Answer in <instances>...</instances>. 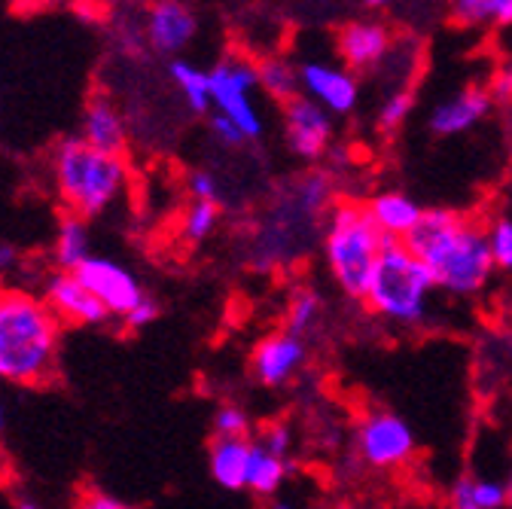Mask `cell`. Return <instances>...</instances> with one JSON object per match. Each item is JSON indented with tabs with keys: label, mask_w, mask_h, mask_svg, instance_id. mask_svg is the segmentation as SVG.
<instances>
[{
	"label": "cell",
	"mask_w": 512,
	"mask_h": 509,
	"mask_svg": "<svg viewBox=\"0 0 512 509\" xmlns=\"http://www.w3.org/2000/svg\"><path fill=\"white\" fill-rule=\"evenodd\" d=\"M220 217H223L220 205H211V202H189L186 211H183V217H180V232H183V238H186L189 244H202V241H208V238L217 232Z\"/></svg>",
	"instance_id": "25"
},
{
	"label": "cell",
	"mask_w": 512,
	"mask_h": 509,
	"mask_svg": "<svg viewBox=\"0 0 512 509\" xmlns=\"http://www.w3.org/2000/svg\"><path fill=\"white\" fill-rule=\"evenodd\" d=\"M506 113H509V116H512V107H509V110H506Z\"/></svg>",
	"instance_id": "43"
},
{
	"label": "cell",
	"mask_w": 512,
	"mask_h": 509,
	"mask_svg": "<svg viewBox=\"0 0 512 509\" xmlns=\"http://www.w3.org/2000/svg\"><path fill=\"white\" fill-rule=\"evenodd\" d=\"M208 129H211V138H214L220 147H226V150H238V147L247 144V138H244V132L238 129V125H235L232 119L220 116V113H211V116H208Z\"/></svg>",
	"instance_id": "33"
},
{
	"label": "cell",
	"mask_w": 512,
	"mask_h": 509,
	"mask_svg": "<svg viewBox=\"0 0 512 509\" xmlns=\"http://www.w3.org/2000/svg\"><path fill=\"white\" fill-rule=\"evenodd\" d=\"M503 485H506V494H509V503H512V467H509V476H506Z\"/></svg>",
	"instance_id": "40"
},
{
	"label": "cell",
	"mask_w": 512,
	"mask_h": 509,
	"mask_svg": "<svg viewBox=\"0 0 512 509\" xmlns=\"http://www.w3.org/2000/svg\"><path fill=\"white\" fill-rule=\"evenodd\" d=\"M509 165H512V150H509Z\"/></svg>",
	"instance_id": "42"
},
{
	"label": "cell",
	"mask_w": 512,
	"mask_h": 509,
	"mask_svg": "<svg viewBox=\"0 0 512 509\" xmlns=\"http://www.w3.org/2000/svg\"><path fill=\"white\" fill-rule=\"evenodd\" d=\"M46 305L61 324H74V327H107L113 321V314L83 287V281L74 272H52L43 281Z\"/></svg>",
	"instance_id": "14"
},
{
	"label": "cell",
	"mask_w": 512,
	"mask_h": 509,
	"mask_svg": "<svg viewBox=\"0 0 512 509\" xmlns=\"http://www.w3.org/2000/svg\"><path fill=\"white\" fill-rule=\"evenodd\" d=\"M162 314V308H159V302L147 293V299L132 311V314H125L122 317V324H125V330H132V333H138V330H147L156 317Z\"/></svg>",
	"instance_id": "35"
},
{
	"label": "cell",
	"mask_w": 512,
	"mask_h": 509,
	"mask_svg": "<svg viewBox=\"0 0 512 509\" xmlns=\"http://www.w3.org/2000/svg\"><path fill=\"white\" fill-rule=\"evenodd\" d=\"M324 314H327V299L320 290L302 284L290 293L287 299V308H284V330L299 336V339H308L320 324H324Z\"/></svg>",
	"instance_id": "23"
},
{
	"label": "cell",
	"mask_w": 512,
	"mask_h": 509,
	"mask_svg": "<svg viewBox=\"0 0 512 509\" xmlns=\"http://www.w3.org/2000/svg\"><path fill=\"white\" fill-rule=\"evenodd\" d=\"M485 86H488V95H491L494 107H503V110L512 107V55L500 61Z\"/></svg>",
	"instance_id": "32"
},
{
	"label": "cell",
	"mask_w": 512,
	"mask_h": 509,
	"mask_svg": "<svg viewBox=\"0 0 512 509\" xmlns=\"http://www.w3.org/2000/svg\"><path fill=\"white\" fill-rule=\"evenodd\" d=\"M305 363H308V342L287 330H275L263 336L250 351V372L269 391L287 388L305 369Z\"/></svg>",
	"instance_id": "11"
},
{
	"label": "cell",
	"mask_w": 512,
	"mask_h": 509,
	"mask_svg": "<svg viewBox=\"0 0 512 509\" xmlns=\"http://www.w3.org/2000/svg\"><path fill=\"white\" fill-rule=\"evenodd\" d=\"M281 125L290 153L302 162H320L330 153L336 138L333 116L305 95H296L293 101L281 104Z\"/></svg>",
	"instance_id": "9"
},
{
	"label": "cell",
	"mask_w": 512,
	"mask_h": 509,
	"mask_svg": "<svg viewBox=\"0 0 512 509\" xmlns=\"http://www.w3.org/2000/svg\"><path fill=\"white\" fill-rule=\"evenodd\" d=\"M250 415L235 403H223L214 412V436L220 439H250Z\"/></svg>",
	"instance_id": "28"
},
{
	"label": "cell",
	"mask_w": 512,
	"mask_h": 509,
	"mask_svg": "<svg viewBox=\"0 0 512 509\" xmlns=\"http://www.w3.org/2000/svg\"><path fill=\"white\" fill-rule=\"evenodd\" d=\"M25 269V260H22V250L7 241V238H0V287H7V281L13 275H19Z\"/></svg>",
	"instance_id": "34"
},
{
	"label": "cell",
	"mask_w": 512,
	"mask_h": 509,
	"mask_svg": "<svg viewBox=\"0 0 512 509\" xmlns=\"http://www.w3.org/2000/svg\"><path fill=\"white\" fill-rule=\"evenodd\" d=\"M80 138L110 156H125L128 147V122L119 110V104L107 95H92L86 110H83V122H80Z\"/></svg>",
	"instance_id": "16"
},
{
	"label": "cell",
	"mask_w": 512,
	"mask_h": 509,
	"mask_svg": "<svg viewBox=\"0 0 512 509\" xmlns=\"http://www.w3.org/2000/svg\"><path fill=\"white\" fill-rule=\"evenodd\" d=\"M49 171L64 214H74L86 223L107 214L128 186L125 156L101 153L89 147L80 135L61 138L52 147Z\"/></svg>",
	"instance_id": "3"
},
{
	"label": "cell",
	"mask_w": 512,
	"mask_h": 509,
	"mask_svg": "<svg viewBox=\"0 0 512 509\" xmlns=\"http://www.w3.org/2000/svg\"><path fill=\"white\" fill-rule=\"evenodd\" d=\"M247 467H250V439L214 436L208 452V470L223 491H247Z\"/></svg>",
	"instance_id": "18"
},
{
	"label": "cell",
	"mask_w": 512,
	"mask_h": 509,
	"mask_svg": "<svg viewBox=\"0 0 512 509\" xmlns=\"http://www.w3.org/2000/svg\"><path fill=\"white\" fill-rule=\"evenodd\" d=\"M491 28L512 31V0H491Z\"/></svg>",
	"instance_id": "37"
},
{
	"label": "cell",
	"mask_w": 512,
	"mask_h": 509,
	"mask_svg": "<svg viewBox=\"0 0 512 509\" xmlns=\"http://www.w3.org/2000/svg\"><path fill=\"white\" fill-rule=\"evenodd\" d=\"M74 509H132L125 500L107 494V491H98V488H89L77 497Z\"/></svg>",
	"instance_id": "36"
},
{
	"label": "cell",
	"mask_w": 512,
	"mask_h": 509,
	"mask_svg": "<svg viewBox=\"0 0 512 509\" xmlns=\"http://www.w3.org/2000/svg\"><path fill=\"white\" fill-rule=\"evenodd\" d=\"M388 244L391 241L372 223L366 202H336L320 229V253L333 284L357 302H363L381 250Z\"/></svg>",
	"instance_id": "5"
},
{
	"label": "cell",
	"mask_w": 512,
	"mask_h": 509,
	"mask_svg": "<svg viewBox=\"0 0 512 509\" xmlns=\"http://www.w3.org/2000/svg\"><path fill=\"white\" fill-rule=\"evenodd\" d=\"M494 110V101L488 95V86H467L458 95L439 101L430 116L427 125L436 138H458L473 132L476 125H482Z\"/></svg>",
	"instance_id": "15"
},
{
	"label": "cell",
	"mask_w": 512,
	"mask_h": 509,
	"mask_svg": "<svg viewBox=\"0 0 512 509\" xmlns=\"http://www.w3.org/2000/svg\"><path fill=\"white\" fill-rule=\"evenodd\" d=\"M168 80L180 92L189 113H196V116L214 113L208 71H202L199 65H192V61H186V58H174V61H168Z\"/></svg>",
	"instance_id": "20"
},
{
	"label": "cell",
	"mask_w": 512,
	"mask_h": 509,
	"mask_svg": "<svg viewBox=\"0 0 512 509\" xmlns=\"http://www.w3.org/2000/svg\"><path fill=\"white\" fill-rule=\"evenodd\" d=\"M436 293L439 290L427 266L403 241H391L381 250L378 266L369 278L363 308L388 327L418 330L430 321Z\"/></svg>",
	"instance_id": "4"
},
{
	"label": "cell",
	"mask_w": 512,
	"mask_h": 509,
	"mask_svg": "<svg viewBox=\"0 0 512 509\" xmlns=\"http://www.w3.org/2000/svg\"><path fill=\"white\" fill-rule=\"evenodd\" d=\"M412 110H415V95H412V89H406V86H400V89H391L388 95H384V101H381V107H378V116H375V122H378V129L381 132H397V129H403V125L409 122V116H412Z\"/></svg>",
	"instance_id": "26"
},
{
	"label": "cell",
	"mask_w": 512,
	"mask_h": 509,
	"mask_svg": "<svg viewBox=\"0 0 512 509\" xmlns=\"http://www.w3.org/2000/svg\"><path fill=\"white\" fill-rule=\"evenodd\" d=\"M211 77V101L214 113L232 119L244 132L247 144L260 141L266 135V119L256 104V92H260V80H256V61L244 55H226L208 71Z\"/></svg>",
	"instance_id": "6"
},
{
	"label": "cell",
	"mask_w": 512,
	"mask_h": 509,
	"mask_svg": "<svg viewBox=\"0 0 512 509\" xmlns=\"http://www.w3.org/2000/svg\"><path fill=\"white\" fill-rule=\"evenodd\" d=\"M4 427H7V415H4V403H0V433H4Z\"/></svg>",
	"instance_id": "41"
},
{
	"label": "cell",
	"mask_w": 512,
	"mask_h": 509,
	"mask_svg": "<svg viewBox=\"0 0 512 509\" xmlns=\"http://www.w3.org/2000/svg\"><path fill=\"white\" fill-rule=\"evenodd\" d=\"M290 476V464L284 458H275L272 452H266L260 442L250 439V467H247V491L256 497L275 500L278 491L284 488Z\"/></svg>",
	"instance_id": "21"
},
{
	"label": "cell",
	"mask_w": 512,
	"mask_h": 509,
	"mask_svg": "<svg viewBox=\"0 0 512 509\" xmlns=\"http://www.w3.org/2000/svg\"><path fill=\"white\" fill-rule=\"evenodd\" d=\"M485 235L494 272H512V214H497L491 223H485Z\"/></svg>",
	"instance_id": "27"
},
{
	"label": "cell",
	"mask_w": 512,
	"mask_h": 509,
	"mask_svg": "<svg viewBox=\"0 0 512 509\" xmlns=\"http://www.w3.org/2000/svg\"><path fill=\"white\" fill-rule=\"evenodd\" d=\"M269 509H299V506H296L293 500H272Z\"/></svg>",
	"instance_id": "39"
},
{
	"label": "cell",
	"mask_w": 512,
	"mask_h": 509,
	"mask_svg": "<svg viewBox=\"0 0 512 509\" xmlns=\"http://www.w3.org/2000/svg\"><path fill=\"white\" fill-rule=\"evenodd\" d=\"M336 55L339 65L354 71H375L394 55V34L378 19H351L336 31Z\"/></svg>",
	"instance_id": "12"
},
{
	"label": "cell",
	"mask_w": 512,
	"mask_h": 509,
	"mask_svg": "<svg viewBox=\"0 0 512 509\" xmlns=\"http://www.w3.org/2000/svg\"><path fill=\"white\" fill-rule=\"evenodd\" d=\"M360 77L333 61L308 58L299 65V95L324 107L330 116H348L360 104Z\"/></svg>",
	"instance_id": "10"
},
{
	"label": "cell",
	"mask_w": 512,
	"mask_h": 509,
	"mask_svg": "<svg viewBox=\"0 0 512 509\" xmlns=\"http://www.w3.org/2000/svg\"><path fill=\"white\" fill-rule=\"evenodd\" d=\"M455 25L461 28H488L491 25V0H458L448 7Z\"/></svg>",
	"instance_id": "30"
},
{
	"label": "cell",
	"mask_w": 512,
	"mask_h": 509,
	"mask_svg": "<svg viewBox=\"0 0 512 509\" xmlns=\"http://www.w3.org/2000/svg\"><path fill=\"white\" fill-rule=\"evenodd\" d=\"M186 193H189L192 202H211V205H220L223 202V186H220L217 174L208 171V168L189 171V177H186Z\"/></svg>",
	"instance_id": "29"
},
{
	"label": "cell",
	"mask_w": 512,
	"mask_h": 509,
	"mask_svg": "<svg viewBox=\"0 0 512 509\" xmlns=\"http://www.w3.org/2000/svg\"><path fill=\"white\" fill-rule=\"evenodd\" d=\"M61 321L40 293L0 287V381L40 388L55 378L61 351Z\"/></svg>",
	"instance_id": "2"
},
{
	"label": "cell",
	"mask_w": 512,
	"mask_h": 509,
	"mask_svg": "<svg viewBox=\"0 0 512 509\" xmlns=\"http://www.w3.org/2000/svg\"><path fill=\"white\" fill-rule=\"evenodd\" d=\"M89 257H92L89 223L74 217V214H61L58 229H55V241H52L55 272H77Z\"/></svg>",
	"instance_id": "19"
},
{
	"label": "cell",
	"mask_w": 512,
	"mask_h": 509,
	"mask_svg": "<svg viewBox=\"0 0 512 509\" xmlns=\"http://www.w3.org/2000/svg\"><path fill=\"white\" fill-rule=\"evenodd\" d=\"M403 244L427 266L445 296L473 299L494 278L485 223L470 214L430 208Z\"/></svg>",
	"instance_id": "1"
},
{
	"label": "cell",
	"mask_w": 512,
	"mask_h": 509,
	"mask_svg": "<svg viewBox=\"0 0 512 509\" xmlns=\"http://www.w3.org/2000/svg\"><path fill=\"white\" fill-rule=\"evenodd\" d=\"M74 275L83 281V287L113 317H119V321L125 314H132L147 299V290H144V284L138 281V275L132 269L110 260V257H98V253H92V257Z\"/></svg>",
	"instance_id": "8"
},
{
	"label": "cell",
	"mask_w": 512,
	"mask_h": 509,
	"mask_svg": "<svg viewBox=\"0 0 512 509\" xmlns=\"http://www.w3.org/2000/svg\"><path fill=\"white\" fill-rule=\"evenodd\" d=\"M256 80H260V92L281 104L299 95V65H293L284 55H266L256 61Z\"/></svg>",
	"instance_id": "24"
},
{
	"label": "cell",
	"mask_w": 512,
	"mask_h": 509,
	"mask_svg": "<svg viewBox=\"0 0 512 509\" xmlns=\"http://www.w3.org/2000/svg\"><path fill=\"white\" fill-rule=\"evenodd\" d=\"M144 43L165 58H180V52L189 49V43L199 34V16L192 7L180 0H159L150 4L144 13Z\"/></svg>",
	"instance_id": "13"
},
{
	"label": "cell",
	"mask_w": 512,
	"mask_h": 509,
	"mask_svg": "<svg viewBox=\"0 0 512 509\" xmlns=\"http://www.w3.org/2000/svg\"><path fill=\"white\" fill-rule=\"evenodd\" d=\"M506 485L488 476H461L448 491V509H506Z\"/></svg>",
	"instance_id": "22"
},
{
	"label": "cell",
	"mask_w": 512,
	"mask_h": 509,
	"mask_svg": "<svg viewBox=\"0 0 512 509\" xmlns=\"http://www.w3.org/2000/svg\"><path fill=\"white\" fill-rule=\"evenodd\" d=\"M13 509H43V503L34 500V497H19V500L13 503Z\"/></svg>",
	"instance_id": "38"
},
{
	"label": "cell",
	"mask_w": 512,
	"mask_h": 509,
	"mask_svg": "<svg viewBox=\"0 0 512 509\" xmlns=\"http://www.w3.org/2000/svg\"><path fill=\"white\" fill-rule=\"evenodd\" d=\"M366 211L372 217V223L378 226V232L388 238V241H406L427 208H421L412 196L406 193H397V189H384V193H375L369 202H366Z\"/></svg>",
	"instance_id": "17"
},
{
	"label": "cell",
	"mask_w": 512,
	"mask_h": 509,
	"mask_svg": "<svg viewBox=\"0 0 512 509\" xmlns=\"http://www.w3.org/2000/svg\"><path fill=\"white\" fill-rule=\"evenodd\" d=\"M354 452L372 470H400L418 452V436L412 424L391 412V409H372L354 427Z\"/></svg>",
	"instance_id": "7"
},
{
	"label": "cell",
	"mask_w": 512,
	"mask_h": 509,
	"mask_svg": "<svg viewBox=\"0 0 512 509\" xmlns=\"http://www.w3.org/2000/svg\"><path fill=\"white\" fill-rule=\"evenodd\" d=\"M293 427L287 424V421H272V424H266L263 427V433H260V442L266 452H272L275 458H290V452H293Z\"/></svg>",
	"instance_id": "31"
}]
</instances>
